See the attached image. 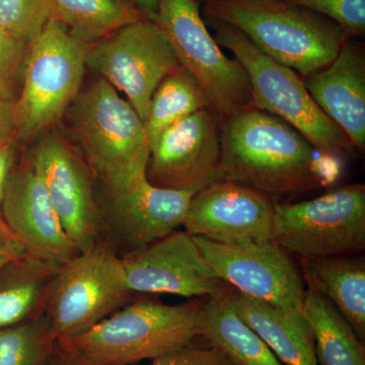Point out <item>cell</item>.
Masks as SVG:
<instances>
[{
  "instance_id": "19",
  "label": "cell",
  "mask_w": 365,
  "mask_h": 365,
  "mask_svg": "<svg viewBox=\"0 0 365 365\" xmlns=\"http://www.w3.org/2000/svg\"><path fill=\"white\" fill-rule=\"evenodd\" d=\"M307 287L333 304L365 342V259L359 255L300 258Z\"/></svg>"
},
{
  "instance_id": "26",
  "label": "cell",
  "mask_w": 365,
  "mask_h": 365,
  "mask_svg": "<svg viewBox=\"0 0 365 365\" xmlns=\"http://www.w3.org/2000/svg\"><path fill=\"white\" fill-rule=\"evenodd\" d=\"M55 349L45 314L0 330V365H49Z\"/></svg>"
},
{
  "instance_id": "14",
  "label": "cell",
  "mask_w": 365,
  "mask_h": 365,
  "mask_svg": "<svg viewBox=\"0 0 365 365\" xmlns=\"http://www.w3.org/2000/svg\"><path fill=\"white\" fill-rule=\"evenodd\" d=\"M127 287L134 294L215 299L232 289L209 266L193 235L176 230L150 246L121 256Z\"/></svg>"
},
{
  "instance_id": "15",
  "label": "cell",
  "mask_w": 365,
  "mask_h": 365,
  "mask_svg": "<svg viewBox=\"0 0 365 365\" xmlns=\"http://www.w3.org/2000/svg\"><path fill=\"white\" fill-rule=\"evenodd\" d=\"M276 202L246 185L215 182L192 197L182 227L193 237L220 244H261L272 240Z\"/></svg>"
},
{
  "instance_id": "3",
  "label": "cell",
  "mask_w": 365,
  "mask_h": 365,
  "mask_svg": "<svg viewBox=\"0 0 365 365\" xmlns=\"http://www.w3.org/2000/svg\"><path fill=\"white\" fill-rule=\"evenodd\" d=\"M205 18L235 26L274 61L309 76L330 64L351 36L326 16L281 0L204 4Z\"/></svg>"
},
{
  "instance_id": "23",
  "label": "cell",
  "mask_w": 365,
  "mask_h": 365,
  "mask_svg": "<svg viewBox=\"0 0 365 365\" xmlns=\"http://www.w3.org/2000/svg\"><path fill=\"white\" fill-rule=\"evenodd\" d=\"M302 316L313 332L319 365H365L364 342L328 299L307 287Z\"/></svg>"
},
{
  "instance_id": "10",
  "label": "cell",
  "mask_w": 365,
  "mask_h": 365,
  "mask_svg": "<svg viewBox=\"0 0 365 365\" xmlns=\"http://www.w3.org/2000/svg\"><path fill=\"white\" fill-rule=\"evenodd\" d=\"M85 61L88 68L123 91L143 122L158 85L181 66L167 36L150 20L129 24L86 46Z\"/></svg>"
},
{
  "instance_id": "32",
  "label": "cell",
  "mask_w": 365,
  "mask_h": 365,
  "mask_svg": "<svg viewBox=\"0 0 365 365\" xmlns=\"http://www.w3.org/2000/svg\"><path fill=\"white\" fill-rule=\"evenodd\" d=\"M14 167V141L0 144V207L7 180Z\"/></svg>"
},
{
  "instance_id": "18",
  "label": "cell",
  "mask_w": 365,
  "mask_h": 365,
  "mask_svg": "<svg viewBox=\"0 0 365 365\" xmlns=\"http://www.w3.org/2000/svg\"><path fill=\"white\" fill-rule=\"evenodd\" d=\"M322 111L344 132L353 148H365V56L351 39L324 68L304 76Z\"/></svg>"
},
{
  "instance_id": "13",
  "label": "cell",
  "mask_w": 365,
  "mask_h": 365,
  "mask_svg": "<svg viewBox=\"0 0 365 365\" xmlns=\"http://www.w3.org/2000/svg\"><path fill=\"white\" fill-rule=\"evenodd\" d=\"M216 275L240 294L270 306L302 314L304 288L292 255L271 241L232 246L194 237Z\"/></svg>"
},
{
  "instance_id": "37",
  "label": "cell",
  "mask_w": 365,
  "mask_h": 365,
  "mask_svg": "<svg viewBox=\"0 0 365 365\" xmlns=\"http://www.w3.org/2000/svg\"><path fill=\"white\" fill-rule=\"evenodd\" d=\"M196 2H198V4H212V2H217V1H225V0H195Z\"/></svg>"
},
{
  "instance_id": "33",
  "label": "cell",
  "mask_w": 365,
  "mask_h": 365,
  "mask_svg": "<svg viewBox=\"0 0 365 365\" xmlns=\"http://www.w3.org/2000/svg\"><path fill=\"white\" fill-rule=\"evenodd\" d=\"M25 252V249L7 227L2 218L1 213H0V253H9L19 256Z\"/></svg>"
},
{
  "instance_id": "35",
  "label": "cell",
  "mask_w": 365,
  "mask_h": 365,
  "mask_svg": "<svg viewBox=\"0 0 365 365\" xmlns=\"http://www.w3.org/2000/svg\"><path fill=\"white\" fill-rule=\"evenodd\" d=\"M49 365H74L71 360L66 359L64 355H62L58 350L55 349L54 354H53L51 361Z\"/></svg>"
},
{
  "instance_id": "2",
  "label": "cell",
  "mask_w": 365,
  "mask_h": 365,
  "mask_svg": "<svg viewBox=\"0 0 365 365\" xmlns=\"http://www.w3.org/2000/svg\"><path fill=\"white\" fill-rule=\"evenodd\" d=\"M207 299L179 304L131 300L86 332L56 341L74 365H134L195 342L199 316Z\"/></svg>"
},
{
  "instance_id": "4",
  "label": "cell",
  "mask_w": 365,
  "mask_h": 365,
  "mask_svg": "<svg viewBox=\"0 0 365 365\" xmlns=\"http://www.w3.org/2000/svg\"><path fill=\"white\" fill-rule=\"evenodd\" d=\"M67 113L74 139L98 184L124 186L145 176L150 150L144 122L106 79L81 90Z\"/></svg>"
},
{
  "instance_id": "17",
  "label": "cell",
  "mask_w": 365,
  "mask_h": 365,
  "mask_svg": "<svg viewBox=\"0 0 365 365\" xmlns=\"http://www.w3.org/2000/svg\"><path fill=\"white\" fill-rule=\"evenodd\" d=\"M0 213L26 253L58 264L79 253L28 158L11 170Z\"/></svg>"
},
{
  "instance_id": "28",
  "label": "cell",
  "mask_w": 365,
  "mask_h": 365,
  "mask_svg": "<svg viewBox=\"0 0 365 365\" xmlns=\"http://www.w3.org/2000/svg\"><path fill=\"white\" fill-rule=\"evenodd\" d=\"M309 9L339 25L351 37L365 33V0H281Z\"/></svg>"
},
{
  "instance_id": "16",
  "label": "cell",
  "mask_w": 365,
  "mask_h": 365,
  "mask_svg": "<svg viewBox=\"0 0 365 365\" xmlns=\"http://www.w3.org/2000/svg\"><path fill=\"white\" fill-rule=\"evenodd\" d=\"M220 125L215 113L205 109L168 128L151 148L148 182L160 188L199 191L220 181Z\"/></svg>"
},
{
  "instance_id": "5",
  "label": "cell",
  "mask_w": 365,
  "mask_h": 365,
  "mask_svg": "<svg viewBox=\"0 0 365 365\" xmlns=\"http://www.w3.org/2000/svg\"><path fill=\"white\" fill-rule=\"evenodd\" d=\"M215 30L216 42L234 54L248 76L252 106L280 118L294 127L314 150L331 160H344L353 145L321 108L292 69L274 61L261 52L235 26L205 18Z\"/></svg>"
},
{
  "instance_id": "24",
  "label": "cell",
  "mask_w": 365,
  "mask_h": 365,
  "mask_svg": "<svg viewBox=\"0 0 365 365\" xmlns=\"http://www.w3.org/2000/svg\"><path fill=\"white\" fill-rule=\"evenodd\" d=\"M210 109L203 88L182 66L163 79L151 97L145 119L150 150L163 132L194 113Z\"/></svg>"
},
{
  "instance_id": "21",
  "label": "cell",
  "mask_w": 365,
  "mask_h": 365,
  "mask_svg": "<svg viewBox=\"0 0 365 365\" xmlns=\"http://www.w3.org/2000/svg\"><path fill=\"white\" fill-rule=\"evenodd\" d=\"M60 265L25 252L0 268V330L45 313Z\"/></svg>"
},
{
  "instance_id": "9",
  "label": "cell",
  "mask_w": 365,
  "mask_h": 365,
  "mask_svg": "<svg viewBox=\"0 0 365 365\" xmlns=\"http://www.w3.org/2000/svg\"><path fill=\"white\" fill-rule=\"evenodd\" d=\"M155 21L169 39L180 64L203 88L220 123L252 106L251 86L244 67L220 49L207 30L198 2L158 0Z\"/></svg>"
},
{
  "instance_id": "31",
  "label": "cell",
  "mask_w": 365,
  "mask_h": 365,
  "mask_svg": "<svg viewBox=\"0 0 365 365\" xmlns=\"http://www.w3.org/2000/svg\"><path fill=\"white\" fill-rule=\"evenodd\" d=\"M18 137L16 102L0 101V144L14 141Z\"/></svg>"
},
{
  "instance_id": "27",
  "label": "cell",
  "mask_w": 365,
  "mask_h": 365,
  "mask_svg": "<svg viewBox=\"0 0 365 365\" xmlns=\"http://www.w3.org/2000/svg\"><path fill=\"white\" fill-rule=\"evenodd\" d=\"M54 20L52 0H0V29L30 44Z\"/></svg>"
},
{
  "instance_id": "1",
  "label": "cell",
  "mask_w": 365,
  "mask_h": 365,
  "mask_svg": "<svg viewBox=\"0 0 365 365\" xmlns=\"http://www.w3.org/2000/svg\"><path fill=\"white\" fill-rule=\"evenodd\" d=\"M314 151L287 122L249 106L220 125V180L259 190L278 202L322 184Z\"/></svg>"
},
{
  "instance_id": "8",
  "label": "cell",
  "mask_w": 365,
  "mask_h": 365,
  "mask_svg": "<svg viewBox=\"0 0 365 365\" xmlns=\"http://www.w3.org/2000/svg\"><path fill=\"white\" fill-rule=\"evenodd\" d=\"M272 240L299 258L361 254L365 185H346L302 202H276Z\"/></svg>"
},
{
  "instance_id": "30",
  "label": "cell",
  "mask_w": 365,
  "mask_h": 365,
  "mask_svg": "<svg viewBox=\"0 0 365 365\" xmlns=\"http://www.w3.org/2000/svg\"><path fill=\"white\" fill-rule=\"evenodd\" d=\"M136 365V364H134ZM148 365H232L225 356L208 344H191L151 359Z\"/></svg>"
},
{
  "instance_id": "11",
  "label": "cell",
  "mask_w": 365,
  "mask_h": 365,
  "mask_svg": "<svg viewBox=\"0 0 365 365\" xmlns=\"http://www.w3.org/2000/svg\"><path fill=\"white\" fill-rule=\"evenodd\" d=\"M103 240L119 256L150 246L182 227L195 190L153 186L146 176L124 186L98 184Z\"/></svg>"
},
{
  "instance_id": "12",
  "label": "cell",
  "mask_w": 365,
  "mask_h": 365,
  "mask_svg": "<svg viewBox=\"0 0 365 365\" xmlns=\"http://www.w3.org/2000/svg\"><path fill=\"white\" fill-rule=\"evenodd\" d=\"M28 160L78 251H86L104 241L97 180L83 155L49 130L36 138Z\"/></svg>"
},
{
  "instance_id": "36",
  "label": "cell",
  "mask_w": 365,
  "mask_h": 365,
  "mask_svg": "<svg viewBox=\"0 0 365 365\" xmlns=\"http://www.w3.org/2000/svg\"><path fill=\"white\" fill-rule=\"evenodd\" d=\"M19 256H21V255H19ZM19 256L18 255L9 253H0V268H1L2 266L6 265L7 262L13 260V259L16 258V257Z\"/></svg>"
},
{
  "instance_id": "22",
  "label": "cell",
  "mask_w": 365,
  "mask_h": 365,
  "mask_svg": "<svg viewBox=\"0 0 365 365\" xmlns=\"http://www.w3.org/2000/svg\"><path fill=\"white\" fill-rule=\"evenodd\" d=\"M230 292L205 300L199 316L198 337L232 365H284L235 311Z\"/></svg>"
},
{
  "instance_id": "20",
  "label": "cell",
  "mask_w": 365,
  "mask_h": 365,
  "mask_svg": "<svg viewBox=\"0 0 365 365\" xmlns=\"http://www.w3.org/2000/svg\"><path fill=\"white\" fill-rule=\"evenodd\" d=\"M235 311L284 365H319L311 327L302 314L264 304L232 289Z\"/></svg>"
},
{
  "instance_id": "7",
  "label": "cell",
  "mask_w": 365,
  "mask_h": 365,
  "mask_svg": "<svg viewBox=\"0 0 365 365\" xmlns=\"http://www.w3.org/2000/svg\"><path fill=\"white\" fill-rule=\"evenodd\" d=\"M116 250L102 241L61 264L45 316L55 341L86 332L133 300Z\"/></svg>"
},
{
  "instance_id": "34",
  "label": "cell",
  "mask_w": 365,
  "mask_h": 365,
  "mask_svg": "<svg viewBox=\"0 0 365 365\" xmlns=\"http://www.w3.org/2000/svg\"><path fill=\"white\" fill-rule=\"evenodd\" d=\"M124 6L138 11L146 20L155 21L158 9V0H118Z\"/></svg>"
},
{
  "instance_id": "6",
  "label": "cell",
  "mask_w": 365,
  "mask_h": 365,
  "mask_svg": "<svg viewBox=\"0 0 365 365\" xmlns=\"http://www.w3.org/2000/svg\"><path fill=\"white\" fill-rule=\"evenodd\" d=\"M86 47L57 20L28 45L16 102L18 137L38 138L64 117L83 86Z\"/></svg>"
},
{
  "instance_id": "25",
  "label": "cell",
  "mask_w": 365,
  "mask_h": 365,
  "mask_svg": "<svg viewBox=\"0 0 365 365\" xmlns=\"http://www.w3.org/2000/svg\"><path fill=\"white\" fill-rule=\"evenodd\" d=\"M54 20L83 45L95 44L119 29L146 20L118 0H52Z\"/></svg>"
},
{
  "instance_id": "29",
  "label": "cell",
  "mask_w": 365,
  "mask_h": 365,
  "mask_svg": "<svg viewBox=\"0 0 365 365\" xmlns=\"http://www.w3.org/2000/svg\"><path fill=\"white\" fill-rule=\"evenodd\" d=\"M28 45L0 29V101L18 100Z\"/></svg>"
}]
</instances>
